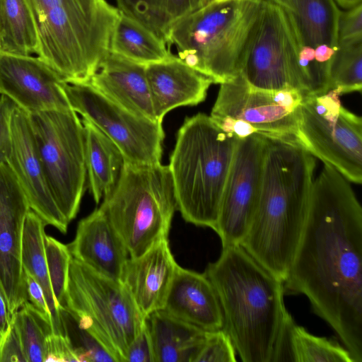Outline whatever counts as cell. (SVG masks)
Returning a JSON list of instances; mask_svg holds the SVG:
<instances>
[{
    "mask_svg": "<svg viewBox=\"0 0 362 362\" xmlns=\"http://www.w3.org/2000/svg\"><path fill=\"white\" fill-rule=\"evenodd\" d=\"M349 182L325 163L313 180L284 288L305 296L354 362H362V208Z\"/></svg>",
    "mask_w": 362,
    "mask_h": 362,
    "instance_id": "1",
    "label": "cell"
},
{
    "mask_svg": "<svg viewBox=\"0 0 362 362\" xmlns=\"http://www.w3.org/2000/svg\"><path fill=\"white\" fill-rule=\"evenodd\" d=\"M266 140L258 202L240 245L284 282L305 221L315 161L296 141Z\"/></svg>",
    "mask_w": 362,
    "mask_h": 362,
    "instance_id": "2",
    "label": "cell"
},
{
    "mask_svg": "<svg viewBox=\"0 0 362 362\" xmlns=\"http://www.w3.org/2000/svg\"><path fill=\"white\" fill-rule=\"evenodd\" d=\"M217 294L223 329L243 362H271L287 310L284 282L241 245L223 247L204 272Z\"/></svg>",
    "mask_w": 362,
    "mask_h": 362,
    "instance_id": "3",
    "label": "cell"
},
{
    "mask_svg": "<svg viewBox=\"0 0 362 362\" xmlns=\"http://www.w3.org/2000/svg\"><path fill=\"white\" fill-rule=\"evenodd\" d=\"M37 33V56L70 84L88 83L110 53L120 11L105 0H25Z\"/></svg>",
    "mask_w": 362,
    "mask_h": 362,
    "instance_id": "4",
    "label": "cell"
},
{
    "mask_svg": "<svg viewBox=\"0 0 362 362\" xmlns=\"http://www.w3.org/2000/svg\"><path fill=\"white\" fill-rule=\"evenodd\" d=\"M238 139L206 114L185 119L168 166L177 209L187 222L215 229Z\"/></svg>",
    "mask_w": 362,
    "mask_h": 362,
    "instance_id": "5",
    "label": "cell"
},
{
    "mask_svg": "<svg viewBox=\"0 0 362 362\" xmlns=\"http://www.w3.org/2000/svg\"><path fill=\"white\" fill-rule=\"evenodd\" d=\"M262 0L211 1L173 24L168 44L189 67L223 83L240 69L243 51Z\"/></svg>",
    "mask_w": 362,
    "mask_h": 362,
    "instance_id": "6",
    "label": "cell"
},
{
    "mask_svg": "<svg viewBox=\"0 0 362 362\" xmlns=\"http://www.w3.org/2000/svg\"><path fill=\"white\" fill-rule=\"evenodd\" d=\"M136 258L168 239L177 209L168 165H136L125 160L113 191L100 206Z\"/></svg>",
    "mask_w": 362,
    "mask_h": 362,
    "instance_id": "7",
    "label": "cell"
},
{
    "mask_svg": "<svg viewBox=\"0 0 362 362\" xmlns=\"http://www.w3.org/2000/svg\"><path fill=\"white\" fill-rule=\"evenodd\" d=\"M64 309L115 362H126L127 350L146 322L121 281L100 275L73 257Z\"/></svg>",
    "mask_w": 362,
    "mask_h": 362,
    "instance_id": "8",
    "label": "cell"
},
{
    "mask_svg": "<svg viewBox=\"0 0 362 362\" xmlns=\"http://www.w3.org/2000/svg\"><path fill=\"white\" fill-rule=\"evenodd\" d=\"M28 115L46 182L70 223L78 212L87 176L81 119L73 110Z\"/></svg>",
    "mask_w": 362,
    "mask_h": 362,
    "instance_id": "9",
    "label": "cell"
},
{
    "mask_svg": "<svg viewBox=\"0 0 362 362\" xmlns=\"http://www.w3.org/2000/svg\"><path fill=\"white\" fill-rule=\"evenodd\" d=\"M335 90L305 96L298 112L297 141L348 181L362 182V119L345 108Z\"/></svg>",
    "mask_w": 362,
    "mask_h": 362,
    "instance_id": "10",
    "label": "cell"
},
{
    "mask_svg": "<svg viewBox=\"0 0 362 362\" xmlns=\"http://www.w3.org/2000/svg\"><path fill=\"white\" fill-rule=\"evenodd\" d=\"M239 74L255 88L298 90V47L285 10L271 0L261 1Z\"/></svg>",
    "mask_w": 362,
    "mask_h": 362,
    "instance_id": "11",
    "label": "cell"
},
{
    "mask_svg": "<svg viewBox=\"0 0 362 362\" xmlns=\"http://www.w3.org/2000/svg\"><path fill=\"white\" fill-rule=\"evenodd\" d=\"M63 89L71 109L110 138L126 161L136 165L161 163L165 138L161 122L132 112L89 83L64 82Z\"/></svg>",
    "mask_w": 362,
    "mask_h": 362,
    "instance_id": "12",
    "label": "cell"
},
{
    "mask_svg": "<svg viewBox=\"0 0 362 362\" xmlns=\"http://www.w3.org/2000/svg\"><path fill=\"white\" fill-rule=\"evenodd\" d=\"M283 8L298 47V91L303 96L327 93L338 49L337 4L334 0H287Z\"/></svg>",
    "mask_w": 362,
    "mask_h": 362,
    "instance_id": "13",
    "label": "cell"
},
{
    "mask_svg": "<svg viewBox=\"0 0 362 362\" xmlns=\"http://www.w3.org/2000/svg\"><path fill=\"white\" fill-rule=\"evenodd\" d=\"M304 97L294 88H255L238 74L221 83L210 117L241 120L257 134L297 141L298 112Z\"/></svg>",
    "mask_w": 362,
    "mask_h": 362,
    "instance_id": "14",
    "label": "cell"
},
{
    "mask_svg": "<svg viewBox=\"0 0 362 362\" xmlns=\"http://www.w3.org/2000/svg\"><path fill=\"white\" fill-rule=\"evenodd\" d=\"M266 136L239 139L214 230L222 247L240 245L252 221L260 192Z\"/></svg>",
    "mask_w": 362,
    "mask_h": 362,
    "instance_id": "15",
    "label": "cell"
},
{
    "mask_svg": "<svg viewBox=\"0 0 362 362\" xmlns=\"http://www.w3.org/2000/svg\"><path fill=\"white\" fill-rule=\"evenodd\" d=\"M30 209L14 173L0 163V289L10 317L28 301L21 253Z\"/></svg>",
    "mask_w": 362,
    "mask_h": 362,
    "instance_id": "16",
    "label": "cell"
},
{
    "mask_svg": "<svg viewBox=\"0 0 362 362\" xmlns=\"http://www.w3.org/2000/svg\"><path fill=\"white\" fill-rule=\"evenodd\" d=\"M64 82L38 57L0 51V94L28 113L72 110Z\"/></svg>",
    "mask_w": 362,
    "mask_h": 362,
    "instance_id": "17",
    "label": "cell"
},
{
    "mask_svg": "<svg viewBox=\"0 0 362 362\" xmlns=\"http://www.w3.org/2000/svg\"><path fill=\"white\" fill-rule=\"evenodd\" d=\"M11 147L6 163L14 173L30 208L62 233L69 222L59 211L45 180L28 113L15 104L11 119Z\"/></svg>",
    "mask_w": 362,
    "mask_h": 362,
    "instance_id": "18",
    "label": "cell"
},
{
    "mask_svg": "<svg viewBox=\"0 0 362 362\" xmlns=\"http://www.w3.org/2000/svg\"><path fill=\"white\" fill-rule=\"evenodd\" d=\"M178 266L168 239L141 256L128 259L120 281L144 317L164 308Z\"/></svg>",
    "mask_w": 362,
    "mask_h": 362,
    "instance_id": "19",
    "label": "cell"
},
{
    "mask_svg": "<svg viewBox=\"0 0 362 362\" xmlns=\"http://www.w3.org/2000/svg\"><path fill=\"white\" fill-rule=\"evenodd\" d=\"M67 246L72 257L89 269L107 278L121 280L129 255L100 207L79 221L75 238Z\"/></svg>",
    "mask_w": 362,
    "mask_h": 362,
    "instance_id": "20",
    "label": "cell"
},
{
    "mask_svg": "<svg viewBox=\"0 0 362 362\" xmlns=\"http://www.w3.org/2000/svg\"><path fill=\"white\" fill-rule=\"evenodd\" d=\"M154 113L157 120L173 109L203 102L213 81L193 69L178 57L146 66Z\"/></svg>",
    "mask_w": 362,
    "mask_h": 362,
    "instance_id": "21",
    "label": "cell"
},
{
    "mask_svg": "<svg viewBox=\"0 0 362 362\" xmlns=\"http://www.w3.org/2000/svg\"><path fill=\"white\" fill-rule=\"evenodd\" d=\"M163 310L204 331H215L223 327L217 294L204 272L178 266Z\"/></svg>",
    "mask_w": 362,
    "mask_h": 362,
    "instance_id": "22",
    "label": "cell"
},
{
    "mask_svg": "<svg viewBox=\"0 0 362 362\" xmlns=\"http://www.w3.org/2000/svg\"><path fill=\"white\" fill-rule=\"evenodd\" d=\"M88 83L132 112L158 122L154 113L145 65L110 52Z\"/></svg>",
    "mask_w": 362,
    "mask_h": 362,
    "instance_id": "23",
    "label": "cell"
},
{
    "mask_svg": "<svg viewBox=\"0 0 362 362\" xmlns=\"http://www.w3.org/2000/svg\"><path fill=\"white\" fill-rule=\"evenodd\" d=\"M153 362H194L206 332L182 321L164 310L146 317Z\"/></svg>",
    "mask_w": 362,
    "mask_h": 362,
    "instance_id": "24",
    "label": "cell"
},
{
    "mask_svg": "<svg viewBox=\"0 0 362 362\" xmlns=\"http://www.w3.org/2000/svg\"><path fill=\"white\" fill-rule=\"evenodd\" d=\"M85 160L90 193L96 204L116 187L125 163L115 145L92 122L82 118Z\"/></svg>",
    "mask_w": 362,
    "mask_h": 362,
    "instance_id": "25",
    "label": "cell"
},
{
    "mask_svg": "<svg viewBox=\"0 0 362 362\" xmlns=\"http://www.w3.org/2000/svg\"><path fill=\"white\" fill-rule=\"evenodd\" d=\"M45 222L31 209L28 212L23 227L22 265L41 286L51 313L52 333L64 334L61 317L62 310L53 293L45 248Z\"/></svg>",
    "mask_w": 362,
    "mask_h": 362,
    "instance_id": "26",
    "label": "cell"
},
{
    "mask_svg": "<svg viewBox=\"0 0 362 362\" xmlns=\"http://www.w3.org/2000/svg\"><path fill=\"white\" fill-rule=\"evenodd\" d=\"M110 52L145 66L165 61L173 55L164 40L121 11Z\"/></svg>",
    "mask_w": 362,
    "mask_h": 362,
    "instance_id": "27",
    "label": "cell"
},
{
    "mask_svg": "<svg viewBox=\"0 0 362 362\" xmlns=\"http://www.w3.org/2000/svg\"><path fill=\"white\" fill-rule=\"evenodd\" d=\"M0 47L9 53L37 54L36 26L25 0H0Z\"/></svg>",
    "mask_w": 362,
    "mask_h": 362,
    "instance_id": "28",
    "label": "cell"
},
{
    "mask_svg": "<svg viewBox=\"0 0 362 362\" xmlns=\"http://www.w3.org/2000/svg\"><path fill=\"white\" fill-rule=\"evenodd\" d=\"M289 351L291 361L354 362L344 346L332 339L309 333L293 319L289 325Z\"/></svg>",
    "mask_w": 362,
    "mask_h": 362,
    "instance_id": "29",
    "label": "cell"
},
{
    "mask_svg": "<svg viewBox=\"0 0 362 362\" xmlns=\"http://www.w3.org/2000/svg\"><path fill=\"white\" fill-rule=\"evenodd\" d=\"M329 88L340 95L362 89V40L339 43L329 70Z\"/></svg>",
    "mask_w": 362,
    "mask_h": 362,
    "instance_id": "30",
    "label": "cell"
},
{
    "mask_svg": "<svg viewBox=\"0 0 362 362\" xmlns=\"http://www.w3.org/2000/svg\"><path fill=\"white\" fill-rule=\"evenodd\" d=\"M11 320L18 329L27 362H45L46 339L52 333L50 324L28 301L11 316Z\"/></svg>",
    "mask_w": 362,
    "mask_h": 362,
    "instance_id": "31",
    "label": "cell"
},
{
    "mask_svg": "<svg viewBox=\"0 0 362 362\" xmlns=\"http://www.w3.org/2000/svg\"><path fill=\"white\" fill-rule=\"evenodd\" d=\"M45 248L52 289L61 309L64 310L72 256L67 245L47 234Z\"/></svg>",
    "mask_w": 362,
    "mask_h": 362,
    "instance_id": "32",
    "label": "cell"
},
{
    "mask_svg": "<svg viewBox=\"0 0 362 362\" xmlns=\"http://www.w3.org/2000/svg\"><path fill=\"white\" fill-rule=\"evenodd\" d=\"M64 334L80 354L83 362L114 361L110 355L88 332L80 328L65 309L61 311Z\"/></svg>",
    "mask_w": 362,
    "mask_h": 362,
    "instance_id": "33",
    "label": "cell"
},
{
    "mask_svg": "<svg viewBox=\"0 0 362 362\" xmlns=\"http://www.w3.org/2000/svg\"><path fill=\"white\" fill-rule=\"evenodd\" d=\"M235 361V349L224 329L207 331L194 362Z\"/></svg>",
    "mask_w": 362,
    "mask_h": 362,
    "instance_id": "34",
    "label": "cell"
},
{
    "mask_svg": "<svg viewBox=\"0 0 362 362\" xmlns=\"http://www.w3.org/2000/svg\"><path fill=\"white\" fill-rule=\"evenodd\" d=\"M211 0H153L154 8L166 37L177 21L204 7Z\"/></svg>",
    "mask_w": 362,
    "mask_h": 362,
    "instance_id": "35",
    "label": "cell"
},
{
    "mask_svg": "<svg viewBox=\"0 0 362 362\" xmlns=\"http://www.w3.org/2000/svg\"><path fill=\"white\" fill-rule=\"evenodd\" d=\"M116 1L119 11L143 24L167 42L165 35L155 11L153 0Z\"/></svg>",
    "mask_w": 362,
    "mask_h": 362,
    "instance_id": "36",
    "label": "cell"
},
{
    "mask_svg": "<svg viewBox=\"0 0 362 362\" xmlns=\"http://www.w3.org/2000/svg\"><path fill=\"white\" fill-rule=\"evenodd\" d=\"M45 361L83 362V360L66 335L51 333L46 339Z\"/></svg>",
    "mask_w": 362,
    "mask_h": 362,
    "instance_id": "37",
    "label": "cell"
},
{
    "mask_svg": "<svg viewBox=\"0 0 362 362\" xmlns=\"http://www.w3.org/2000/svg\"><path fill=\"white\" fill-rule=\"evenodd\" d=\"M362 40V4L341 11L338 25V44Z\"/></svg>",
    "mask_w": 362,
    "mask_h": 362,
    "instance_id": "38",
    "label": "cell"
},
{
    "mask_svg": "<svg viewBox=\"0 0 362 362\" xmlns=\"http://www.w3.org/2000/svg\"><path fill=\"white\" fill-rule=\"evenodd\" d=\"M15 103L6 96L0 97V163H6L11 147V119Z\"/></svg>",
    "mask_w": 362,
    "mask_h": 362,
    "instance_id": "39",
    "label": "cell"
},
{
    "mask_svg": "<svg viewBox=\"0 0 362 362\" xmlns=\"http://www.w3.org/2000/svg\"><path fill=\"white\" fill-rule=\"evenodd\" d=\"M23 361L27 359L18 329L11 320L5 335L0 341V362Z\"/></svg>",
    "mask_w": 362,
    "mask_h": 362,
    "instance_id": "40",
    "label": "cell"
},
{
    "mask_svg": "<svg viewBox=\"0 0 362 362\" xmlns=\"http://www.w3.org/2000/svg\"><path fill=\"white\" fill-rule=\"evenodd\" d=\"M127 361L153 362L152 346L146 318L141 330L127 350Z\"/></svg>",
    "mask_w": 362,
    "mask_h": 362,
    "instance_id": "41",
    "label": "cell"
},
{
    "mask_svg": "<svg viewBox=\"0 0 362 362\" xmlns=\"http://www.w3.org/2000/svg\"><path fill=\"white\" fill-rule=\"evenodd\" d=\"M28 301L37 310L42 317L48 322L52 329V316L49 312L44 291L37 281L26 271H24Z\"/></svg>",
    "mask_w": 362,
    "mask_h": 362,
    "instance_id": "42",
    "label": "cell"
},
{
    "mask_svg": "<svg viewBox=\"0 0 362 362\" xmlns=\"http://www.w3.org/2000/svg\"><path fill=\"white\" fill-rule=\"evenodd\" d=\"M11 321L7 305L0 289V341L7 332Z\"/></svg>",
    "mask_w": 362,
    "mask_h": 362,
    "instance_id": "43",
    "label": "cell"
},
{
    "mask_svg": "<svg viewBox=\"0 0 362 362\" xmlns=\"http://www.w3.org/2000/svg\"><path fill=\"white\" fill-rule=\"evenodd\" d=\"M337 6L345 9H350L361 3V0H334Z\"/></svg>",
    "mask_w": 362,
    "mask_h": 362,
    "instance_id": "44",
    "label": "cell"
},
{
    "mask_svg": "<svg viewBox=\"0 0 362 362\" xmlns=\"http://www.w3.org/2000/svg\"><path fill=\"white\" fill-rule=\"evenodd\" d=\"M278 5L281 6L282 8H285L286 6L287 0H271Z\"/></svg>",
    "mask_w": 362,
    "mask_h": 362,
    "instance_id": "45",
    "label": "cell"
},
{
    "mask_svg": "<svg viewBox=\"0 0 362 362\" xmlns=\"http://www.w3.org/2000/svg\"><path fill=\"white\" fill-rule=\"evenodd\" d=\"M228 1V0H211V1L219 2V1Z\"/></svg>",
    "mask_w": 362,
    "mask_h": 362,
    "instance_id": "46",
    "label": "cell"
},
{
    "mask_svg": "<svg viewBox=\"0 0 362 362\" xmlns=\"http://www.w3.org/2000/svg\"><path fill=\"white\" fill-rule=\"evenodd\" d=\"M0 50H1V47H0Z\"/></svg>",
    "mask_w": 362,
    "mask_h": 362,
    "instance_id": "47",
    "label": "cell"
}]
</instances>
